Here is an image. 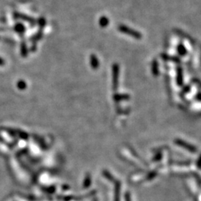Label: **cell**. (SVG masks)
Wrapping results in <instances>:
<instances>
[{"mask_svg":"<svg viewBox=\"0 0 201 201\" xmlns=\"http://www.w3.org/2000/svg\"><path fill=\"white\" fill-rule=\"evenodd\" d=\"M118 29H119V31L122 32V33L125 34H127L129 36H131V37L137 39V40H140L142 38V34H141L140 32L130 28L125 25H119Z\"/></svg>","mask_w":201,"mask_h":201,"instance_id":"6da1fadb","label":"cell"},{"mask_svg":"<svg viewBox=\"0 0 201 201\" xmlns=\"http://www.w3.org/2000/svg\"><path fill=\"white\" fill-rule=\"evenodd\" d=\"M118 79H119V66L114 64L113 66V86L115 90L118 88Z\"/></svg>","mask_w":201,"mask_h":201,"instance_id":"7a4b0ae2","label":"cell"},{"mask_svg":"<svg viewBox=\"0 0 201 201\" xmlns=\"http://www.w3.org/2000/svg\"><path fill=\"white\" fill-rule=\"evenodd\" d=\"M14 17H15L16 18L21 19V20H25V21L28 22V23L29 24H30L31 25H32V26H34L36 24L35 20H34V18H32V17H28V16H27V15H24V14L15 13V14H14Z\"/></svg>","mask_w":201,"mask_h":201,"instance_id":"3957f363","label":"cell"},{"mask_svg":"<svg viewBox=\"0 0 201 201\" xmlns=\"http://www.w3.org/2000/svg\"><path fill=\"white\" fill-rule=\"evenodd\" d=\"M90 64H91L92 67L94 69H96L99 66V61L98 60V58H96L95 55H92L90 56Z\"/></svg>","mask_w":201,"mask_h":201,"instance_id":"277c9868","label":"cell"},{"mask_svg":"<svg viewBox=\"0 0 201 201\" xmlns=\"http://www.w3.org/2000/svg\"><path fill=\"white\" fill-rule=\"evenodd\" d=\"M42 37H43V30L40 29V30L38 31V32H37V33L32 37V38H31V40L35 44V43L38 42L39 40L42 38Z\"/></svg>","mask_w":201,"mask_h":201,"instance_id":"5b68a950","label":"cell"},{"mask_svg":"<svg viewBox=\"0 0 201 201\" xmlns=\"http://www.w3.org/2000/svg\"><path fill=\"white\" fill-rule=\"evenodd\" d=\"M109 23H110V21H109L108 18L105 16H103L99 19V25L101 28H106L108 25Z\"/></svg>","mask_w":201,"mask_h":201,"instance_id":"8992f818","label":"cell"},{"mask_svg":"<svg viewBox=\"0 0 201 201\" xmlns=\"http://www.w3.org/2000/svg\"><path fill=\"white\" fill-rule=\"evenodd\" d=\"M14 30L20 34H23L25 32V26L22 23H17L14 26Z\"/></svg>","mask_w":201,"mask_h":201,"instance_id":"52a82bcc","label":"cell"},{"mask_svg":"<svg viewBox=\"0 0 201 201\" xmlns=\"http://www.w3.org/2000/svg\"><path fill=\"white\" fill-rule=\"evenodd\" d=\"M37 23H38V25H39V27H40V29L43 30V29L45 28V26H46V19H45L44 17H40L38 21H37Z\"/></svg>","mask_w":201,"mask_h":201,"instance_id":"ba28073f","label":"cell"},{"mask_svg":"<svg viewBox=\"0 0 201 201\" xmlns=\"http://www.w3.org/2000/svg\"><path fill=\"white\" fill-rule=\"evenodd\" d=\"M21 53L23 57H26L28 55V51H27V46H26V44L25 43H22L21 45Z\"/></svg>","mask_w":201,"mask_h":201,"instance_id":"9c48e42d","label":"cell"},{"mask_svg":"<svg viewBox=\"0 0 201 201\" xmlns=\"http://www.w3.org/2000/svg\"><path fill=\"white\" fill-rule=\"evenodd\" d=\"M129 98V96L127 95H114V99L116 100H122V99H127Z\"/></svg>","mask_w":201,"mask_h":201,"instance_id":"30bf717a","label":"cell"},{"mask_svg":"<svg viewBox=\"0 0 201 201\" xmlns=\"http://www.w3.org/2000/svg\"><path fill=\"white\" fill-rule=\"evenodd\" d=\"M25 86H26V84H25L23 81H20V82L18 83V87L20 89H22V90H23V89H24V88H25Z\"/></svg>","mask_w":201,"mask_h":201,"instance_id":"8fae6325","label":"cell"},{"mask_svg":"<svg viewBox=\"0 0 201 201\" xmlns=\"http://www.w3.org/2000/svg\"><path fill=\"white\" fill-rule=\"evenodd\" d=\"M4 64V60L2 59V58H0V65H3Z\"/></svg>","mask_w":201,"mask_h":201,"instance_id":"7c38bea8","label":"cell"}]
</instances>
